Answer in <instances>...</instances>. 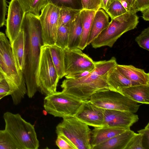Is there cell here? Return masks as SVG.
<instances>
[{
	"label": "cell",
	"mask_w": 149,
	"mask_h": 149,
	"mask_svg": "<svg viewBox=\"0 0 149 149\" xmlns=\"http://www.w3.org/2000/svg\"><path fill=\"white\" fill-rule=\"evenodd\" d=\"M142 14V18L146 21L149 20V7L146 8L141 11Z\"/></svg>",
	"instance_id": "cell-42"
},
{
	"label": "cell",
	"mask_w": 149,
	"mask_h": 149,
	"mask_svg": "<svg viewBox=\"0 0 149 149\" xmlns=\"http://www.w3.org/2000/svg\"><path fill=\"white\" fill-rule=\"evenodd\" d=\"M6 0H0V28L4 25L7 8Z\"/></svg>",
	"instance_id": "cell-35"
},
{
	"label": "cell",
	"mask_w": 149,
	"mask_h": 149,
	"mask_svg": "<svg viewBox=\"0 0 149 149\" xmlns=\"http://www.w3.org/2000/svg\"><path fill=\"white\" fill-rule=\"evenodd\" d=\"M118 91L137 103L149 104V84L120 88Z\"/></svg>",
	"instance_id": "cell-17"
},
{
	"label": "cell",
	"mask_w": 149,
	"mask_h": 149,
	"mask_svg": "<svg viewBox=\"0 0 149 149\" xmlns=\"http://www.w3.org/2000/svg\"><path fill=\"white\" fill-rule=\"evenodd\" d=\"M91 130L88 126L74 116L63 118L56 127V132L66 138L76 149H91Z\"/></svg>",
	"instance_id": "cell-7"
},
{
	"label": "cell",
	"mask_w": 149,
	"mask_h": 149,
	"mask_svg": "<svg viewBox=\"0 0 149 149\" xmlns=\"http://www.w3.org/2000/svg\"><path fill=\"white\" fill-rule=\"evenodd\" d=\"M0 73L8 82L13 103L19 104L27 93L23 72L18 68L9 41L0 32Z\"/></svg>",
	"instance_id": "cell-3"
},
{
	"label": "cell",
	"mask_w": 149,
	"mask_h": 149,
	"mask_svg": "<svg viewBox=\"0 0 149 149\" xmlns=\"http://www.w3.org/2000/svg\"><path fill=\"white\" fill-rule=\"evenodd\" d=\"M104 110L89 100H84L74 116L88 126L101 127L104 125Z\"/></svg>",
	"instance_id": "cell-13"
},
{
	"label": "cell",
	"mask_w": 149,
	"mask_h": 149,
	"mask_svg": "<svg viewBox=\"0 0 149 149\" xmlns=\"http://www.w3.org/2000/svg\"><path fill=\"white\" fill-rule=\"evenodd\" d=\"M26 42L25 33L23 29L21 28L17 36L11 45L17 65L22 72L25 65Z\"/></svg>",
	"instance_id": "cell-18"
},
{
	"label": "cell",
	"mask_w": 149,
	"mask_h": 149,
	"mask_svg": "<svg viewBox=\"0 0 149 149\" xmlns=\"http://www.w3.org/2000/svg\"><path fill=\"white\" fill-rule=\"evenodd\" d=\"M60 6L49 2L41 10L39 19L42 45H55L59 26Z\"/></svg>",
	"instance_id": "cell-10"
},
{
	"label": "cell",
	"mask_w": 149,
	"mask_h": 149,
	"mask_svg": "<svg viewBox=\"0 0 149 149\" xmlns=\"http://www.w3.org/2000/svg\"><path fill=\"white\" fill-rule=\"evenodd\" d=\"M139 133L142 134L143 135V146L145 149H149V123L143 129H142L137 131Z\"/></svg>",
	"instance_id": "cell-37"
},
{
	"label": "cell",
	"mask_w": 149,
	"mask_h": 149,
	"mask_svg": "<svg viewBox=\"0 0 149 149\" xmlns=\"http://www.w3.org/2000/svg\"><path fill=\"white\" fill-rule=\"evenodd\" d=\"M25 12L19 0H11L6 20V35L11 44L20 32Z\"/></svg>",
	"instance_id": "cell-12"
},
{
	"label": "cell",
	"mask_w": 149,
	"mask_h": 149,
	"mask_svg": "<svg viewBox=\"0 0 149 149\" xmlns=\"http://www.w3.org/2000/svg\"><path fill=\"white\" fill-rule=\"evenodd\" d=\"M22 28L26 34L25 65L23 74L30 98L35 95L38 89L35 76L42 45L41 27L39 17L29 13H26Z\"/></svg>",
	"instance_id": "cell-2"
},
{
	"label": "cell",
	"mask_w": 149,
	"mask_h": 149,
	"mask_svg": "<svg viewBox=\"0 0 149 149\" xmlns=\"http://www.w3.org/2000/svg\"><path fill=\"white\" fill-rule=\"evenodd\" d=\"M135 41L141 47L149 50V28L144 29L135 38Z\"/></svg>",
	"instance_id": "cell-31"
},
{
	"label": "cell",
	"mask_w": 149,
	"mask_h": 149,
	"mask_svg": "<svg viewBox=\"0 0 149 149\" xmlns=\"http://www.w3.org/2000/svg\"><path fill=\"white\" fill-rule=\"evenodd\" d=\"M149 7V0H135L133 10L136 12L141 11Z\"/></svg>",
	"instance_id": "cell-36"
},
{
	"label": "cell",
	"mask_w": 149,
	"mask_h": 149,
	"mask_svg": "<svg viewBox=\"0 0 149 149\" xmlns=\"http://www.w3.org/2000/svg\"><path fill=\"white\" fill-rule=\"evenodd\" d=\"M0 149H21L10 134L5 129L0 130Z\"/></svg>",
	"instance_id": "cell-27"
},
{
	"label": "cell",
	"mask_w": 149,
	"mask_h": 149,
	"mask_svg": "<svg viewBox=\"0 0 149 149\" xmlns=\"http://www.w3.org/2000/svg\"><path fill=\"white\" fill-rule=\"evenodd\" d=\"M91 71H86L77 72L67 74L65 75V77L67 79H77L85 76Z\"/></svg>",
	"instance_id": "cell-39"
},
{
	"label": "cell",
	"mask_w": 149,
	"mask_h": 149,
	"mask_svg": "<svg viewBox=\"0 0 149 149\" xmlns=\"http://www.w3.org/2000/svg\"><path fill=\"white\" fill-rule=\"evenodd\" d=\"M96 11L81 9L80 15L82 32L78 48L84 50L88 45L87 42L93 18Z\"/></svg>",
	"instance_id": "cell-20"
},
{
	"label": "cell",
	"mask_w": 149,
	"mask_h": 149,
	"mask_svg": "<svg viewBox=\"0 0 149 149\" xmlns=\"http://www.w3.org/2000/svg\"><path fill=\"white\" fill-rule=\"evenodd\" d=\"M83 100L62 91L46 96L43 107L47 112L55 117L74 116Z\"/></svg>",
	"instance_id": "cell-8"
},
{
	"label": "cell",
	"mask_w": 149,
	"mask_h": 149,
	"mask_svg": "<svg viewBox=\"0 0 149 149\" xmlns=\"http://www.w3.org/2000/svg\"><path fill=\"white\" fill-rule=\"evenodd\" d=\"M8 95L7 94L5 93L0 94V100L4 97Z\"/></svg>",
	"instance_id": "cell-43"
},
{
	"label": "cell",
	"mask_w": 149,
	"mask_h": 149,
	"mask_svg": "<svg viewBox=\"0 0 149 149\" xmlns=\"http://www.w3.org/2000/svg\"><path fill=\"white\" fill-rule=\"evenodd\" d=\"M69 40L68 24L59 27L57 32L55 45L64 49L68 47Z\"/></svg>",
	"instance_id": "cell-28"
},
{
	"label": "cell",
	"mask_w": 149,
	"mask_h": 149,
	"mask_svg": "<svg viewBox=\"0 0 149 149\" xmlns=\"http://www.w3.org/2000/svg\"><path fill=\"white\" fill-rule=\"evenodd\" d=\"M127 130L106 126L94 127L91 132L90 143L91 149Z\"/></svg>",
	"instance_id": "cell-16"
},
{
	"label": "cell",
	"mask_w": 149,
	"mask_h": 149,
	"mask_svg": "<svg viewBox=\"0 0 149 149\" xmlns=\"http://www.w3.org/2000/svg\"><path fill=\"white\" fill-rule=\"evenodd\" d=\"M136 12L133 10L111 19L108 26L91 43L92 47H112L117 40L125 33L136 28L139 22Z\"/></svg>",
	"instance_id": "cell-4"
},
{
	"label": "cell",
	"mask_w": 149,
	"mask_h": 149,
	"mask_svg": "<svg viewBox=\"0 0 149 149\" xmlns=\"http://www.w3.org/2000/svg\"><path fill=\"white\" fill-rule=\"evenodd\" d=\"M5 129L10 134L21 149H38L39 141L34 125L24 120L19 113H4Z\"/></svg>",
	"instance_id": "cell-5"
},
{
	"label": "cell",
	"mask_w": 149,
	"mask_h": 149,
	"mask_svg": "<svg viewBox=\"0 0 149 149\" xmlns=\"http://www.w3.org/2000/svg\"><path fill=\"white\" fill-rule=\"evenodd\" d=\"M10 89L9 85L4 78L0 81V94H7L10 95Z\"/></svg>",
	"instance_id": "cell-38"
},
{
	"label": "cell",
	"mask_w": 149,
	"mask_h": 149,
	"mask_svg": "<svg viewBox=\"0 0 149 149\" xmlns=\"http://www.w3.org/2000/svg\"><path fill=\"white\" fill-rule=\"evenodd\" d=\"M94 63V68L85 76L75 79H64L61 85L62 91L84 101L89 100L98 91L112 90L107 81V75L118 64L116 58L113 57L108 60Z\"/></svg>",
	"instance_id": "cell-1"
},
{
	"label": "cell",
	"mask_w": 149,
	"mask_h": 149,
	"mask_svg": "<svg viewBox=\"0 0 149 149\" xmlns=\"http://www.w3.org/2000/svg\"><path fill=\"white\" fill-rule=\"evenodd\" d=\"M69 40L67 49L78 47L82 32L80 13L75 19L68 24Z\"/></svg>",
	"instance_id": "cell-24"
},
{
	"label": "cell",
	"mask_w": 149,
	"mask_h": 149,
	"mask_svg": "<svg viewBox=\"0 0 149 149\" xmlns=\"http://www.w3.org/2000/svg\"><path fill=\"white\" fill-rule=\"evenodd\" d=\"M4 78L2 75L0 73V81Z\"/></svg>",
	"instance_id": "cell-44"
},
{
	"label": "cell",
	"mask_w": 149,
	"mask_h": 149,
	"mask_svg": "<svg viewBox=\"0 0 149 149\" xmlns=\"http://www.w3.org/2000/svg\"><path fill=\"white\" fill-rule=\"evenodd\" d=\"M125 149H145L143 146V135L135 133L127 145Z\"/></svg>",
	"instance_id": "cell-30"
},
{
	"label": "cell",
	"mask_w": 149,
	"mask_h": 149,
	"mask_svg": "<svg viewBox=\"0 0 149 149\" xmlns=\"http://www.w3.org/2000/svg\"><path fill=\"white\" fill-rule=\"evenodd\" d=\"M133 1H134H134H135V0H133Z\"/></svg>",
	"instance_id": "cell-45"
},
{
	"label": "cell",
	"mask_w": 149,
	"mask_h": 149,
	"mask_svg": "<svg viewBox=\"0 0 149 149\" xmlns=\"http://www.w3.org/2000/svg\"><path fill=\"white\" fill-rule=\"evenodd\" d=\"M135 132L130 129L95 147L93 149H125Z\"/></svg>",
	"instance_id": "cell-19"
},
{
	"label": "cell",
	"mask_w": 149,
	"mask_h": 149,
	"mask_svg": "<svg viewBox=\"0 0 149 149\" xmlns=\"http://www.w3.org/2000/svg\"><path fill=\"white\" fill-rule=\"evenodd\" d=\"M116 66L111 70L107 75V81L111 89L118 91L120 88L134 86L130 80L118 70Z\"/></svg>",
	"instance_id": "cell-23"
},
{
	"label": "cell",
	"mask_w": 149,
	"mask_h": 149,
	"mask_svg": "<svg viewBox=\"0 0 149 149\" xmlns=\"http://www.w3.org/2000/svg\"><path fill=\"white\" fill-rule=\"evenodd\" d=\"M47 46L57 74L61 79L65 75L64 49L55 45Z\"/></svg>",
	"instance_id": "cell-22"
},
{
	"label": "cell",
	"mask_w": 149,
	"mask_h": 149,
	"mask_svg": "<svg viewBox=\"0 0 149 149\" xmlns=\"http://www.w3.org/2000/svg\"><path fill=\"white\" fill-rule=\"evenodd\" d=\"M104 114V126L111 127L130 129L139 119L135 113L125 111L105 109Z\"/></svg>",
	"instance_id": "cell-14"
},
{
	"label": "cell",
	"mask_w": 149,
	"mask_h": 149,
	"mask_svg": "<svg viewBox=\"0 0 149 149\" xmlns=\"http://www.w3.org/2000/svg\"><path fill=\"white\" fill-rule=\"evenodd\" d=\"M65 75L77 72L92 71L95 68L93 59L79 48L64 49Z\"/></svg>",
	"instance_id": "cell-11"
},
{
	"label": "cell",
	"mask_w": 149,
	"mask_h": 149,
	"mask_svg": "<svg viewBox=\"0 0 149 149\" xmlns=\"http://www.w3.org/2000/svg\"><path fill=\"white\" fill-rule=\"evenodd\" d=\"M114 0H101V8L106 11L111 3Z\"/></svg>",
	"instance_id": "cell-41"
},
{
	"label": "cell",
	"mask_w": 149,
	"mask_h": 149,
	"mask_svg": "<svg viewBox=\"0 0 149 149\" xmlns=\"http://www.w3.org/2000/svg\"><path fill=\"white\" fill-rule=\"evenodd\" d=\"M49 1L59 6L64 5L77 9H79L78 7L81 3V0H49Z\"/></svg>",
	"instance_id": "cell-33"
},
{
	"label": "cell",
	"mask_w": 149,
	"mask_h": 149,
	"mask_svg": "<svg viewBox=\"0 0 149 149\" xmlns=\"http://www.w3.org/2000/svg\"><path fill=\"white\" fill-rule=\"evenodd\" d=\"M82 9L97 11L101 9V0H81Z\"/></svg>",
	"instance_id": "cell-32"
},
{
	"label": "cell",
	"mask_w": 149,
	"mask_h": 149,
	"mask_svg": "<svg viewBox=\"0 0 149 149\" xmlns=\"http://www.w3.org/2000/svg\"><path fill=\"white\" fill-rule=\"evenodd\" d=\"M26 12L39 17L41 10L49 2V0H19Z\"/></svg>",
	"instance_id": "cell-25"
},
{
	"label": "cell",
	"mask_w": 149,
	"mask_h": 149,
	"mask_svg": "<svg viewBox=\"0 0 149 149\" xmlns=\"http://www.w3.org/2000/svg\"><path fill=\"white\" fill-rule=\"evenodd\" d=\"M56 143L60 149H76L66 138L62 135H57Z\"/></svg>",
	"instance_id": "cell-34"
},
{
	"label": "cell",
	"mask_w": 149,
	"mask_h": 149,
	"mask_svg": "<svg viewBox=\"0 0 149 149\" xmlns=\"http://www.w3.org/2000/svg\"><path fill=\"white\" fill-rule=\"evenodd\" d=\"M125 7H128L129 10H133V0H118Z\"/></svg>",
	"instance_id": "cell-40"
},
{
	"label": "cell",
	"mask_w": 149,
	"mask_h": 149,
	"mask_svg": "<svg viewBox=\"0 0 149 149\" xmlns=\"http://www.w3.org/2000/svg\"><path fill=\"white\" fill-rule=\"evenodd\" d=\"M116 67L134 86L149 84V74L143 69L136 68L132 65L117 64Z\"/></svg>",
	"instance_id": "cell-15"
},
{
	"label": "cell",
	"mask_w": 149,
	"mask_h": 149,
	"mask_svg": "<svg viewBox=\"0 0 149 149\" xmlns=\"http://www.w3.org/2000/svg\"><path fill=\"white\" fill-rule=\"evenodd\" d=\"M127 11L118 0H114L106 12L111 19H112L123 14Z\"/></svg>",
	"instance_id": "cell-29"
},
{
	"label": "cell",
	"mask_w": 149,
	"mask_h": 149,
	"mask_svg": "<svg viewBox=\"0 0 149 149\" xmlns=\"http://www.w3.org/2000/svg\"><path fill=\"white\" fill-rule=\"evenodd\" d=\"M35 79L38 90L42 94L46 96L56 92L60 78L53 64L47 45H42L40 47Z\"/></svg>",
	"instance_id": "cell-6"
},
{
	"label": "cell",
	"mask_w": 149,
	"mask_h": 149,
	"mask_svg": "<svg viewBox=\"0 0 149 149\" xmlns=\"http://www.w3.org/2000/svg\"><path fill=\"white\" fill-rule=\"evenodd\" d=\"M89 100L95 105L105 109L136 113L140 106L120 92L110 89H104L94 93Z\"/></svg>",
	"instance_id": "cell-9"
},
{
	"label": "cell",
	"mask_w": 149,
	"mask_h": 149,
	"mask_svg": "<svg viewBox=\"0 0 149 149\" xmlns=\"http://www.w3.org/2000/svg\"><path fill=\"white\" fill-rule=\"evenodd\" d=\"M108 15L104 10L100 9L95 14L87 42V45L92 42L109 24Z\"/></svg>",
	"instance_id": "cell-21"
},
{
	"label": "cell",
	"mask_w": 149,
	"mask_h": 149,
	"mask_svg": "<svg viewBox=\"0 0 149 149\" xmlns=\"http://www.w3.org/2000/svg\"><path fill=\"white\" fill-rule=\"evenodd\" d=\"M59 26L69 24L77 17L81 9H77L64 5L60 6Z\"/></svg>",
	"instance_id": "cell-26"
}]
</instances>
